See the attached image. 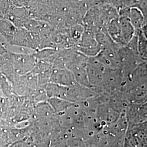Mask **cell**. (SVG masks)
<instances>
[{"instance_id": "1", "label": "cell", "mask_w": 147, "mask_h": 147, "mask_svg": "<svg viewBox=\"0 0 147 147\" xmlns=\"http://www.w3.org/2000/svg\"><path fill=\"white\" fill-rule=\"evenodd\" d=\"M109 32L116 44L124 47L135 36L136 30L128 18L123 16L119 19L112 21L109 26Z\"/></svg>"}, {"instance_id": "2", "label": "cell", "mask_w": 147, "mask_h": 147, "mask_svg": "<svg viewBox=\"0 0 147 147\" xmlns=\"http://www.w3.org/2000/svg\"><path fill=\"white\" fill-rule=\"evenodd\" d=\"M121 90L129 105H141L147 102V84H137Z\"/></svg>"}, {"instance_id": "3", "label": "cell", "mask_w": 147, "mask_h": 147, "mask_svg": "<svg viewBox=\"0 0 147 147\" xmlns=\"http://www.w3.org/2000/svg\"><path fill=\"white\" fill-rule=\"evenodd\" d=\"M128 124L137 125L147 121V102L141 105L130 104L126 111Z\"/></svg>"}, {"instance_id": "4", "label": "cell", "mask_w": 147, "mask_h": 147, "mask_svg": "<svg viewBox=\"0 0 147 147\" xmlns=\"http://www.w3.org/2000/svg\"><path fill=\"white\" fill-rule=\"evenodd\" d=\"M142 84H147V63L144 61L127 75L125 79V84L122 89Z\"/></svg>"}, {"instance_id": "5", "label": "cell", "mask_w": 147, "mask_h": 147, "mask_svg": "<svg viewBox=\"0 0 147 147\" xmlns=\"http://www.w3.org/2000/svg\"><path fill=\"white\" fill-rule=\"evenodd\" d=\"M126 17L128 18L135 30H140L145 24V16L141 10L138 7L130 8Z\"/></svg>"}, {"instance_id": "6", "label": "cell", "mask_w": 147, "mask_h": 147, "mask_svg": "<svg viewBox=\"0 0 147 147\" xmlns=\"http://www.w3.org/2000/svg\"><path fill=\"white\" fill-rule=\"evenodd\" d=\"M123 147H146L141 140L134 133L126 130Z\"/></svg>"}, {"instance_id": "7", "label": "cell", "mask_w": 147, "mask_h": 147, "mask_svg": "<svg viewBox=\"0 0 147 147\" xmlns=\"http://www.w3.org/2000/svg\"><path fill=\"white\" fill-rule=\"evenodd\" d=\"M137 51L143 61L147 59V39L142 35L140 30L137 32Z\"/></svg>"}, {"instance_id": "8", "label": "cell", "mask_w": 147, "mask_h": 147, "mask_svg": "<svg viewBox=\"0 0 147 147\" xmlns=\"http://www.w3.org/2000/svg\"><path fill=\"white\" fill-rule=\"evenodd\" d=\"M140 31L142 33V35L147 39V21L143 25Z\"/></svg>"}]
</instances>
